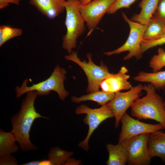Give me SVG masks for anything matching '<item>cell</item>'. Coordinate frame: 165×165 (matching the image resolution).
I'll use <instances>...</instances> for the list:
<instances>
[{
  "mask_svg": "<svg viewBox=\"0 0 165 165\" xmlns=\"http://www.w3.org/2000/svg\"><path fill=\"white\" fill-rule=\"evenodd\" d=\"M38 95V92L35 90L27 92L22 101L20 110L11 119L12 127L11 131L14 134L20 148L24 152L37 148L31 142L29 136L34 120L39 118H48L37 112L35 108V101Z\"/></svg>",
  "mask_w": 165,
  "mask_h": 165,
  "instance_id": "obj_1",
  "label": "cell"
},
{
  "mask_svg": "<svg viewBox=\"0 0 165 165\" xmlns=\"http://www.w3.org/2000/svg\"><path fill=\"white\" fill-rule=\"evenodd\" d=\"M146 92L137 99L131 106V115L139 119H151L161 124L165 129V107L162 98L156 93L155 87L148 83L143 86Z\"/></svg>",
  "mask_w": 165,
  "mask_h": 165,
  "instance_id": "obj_2",
  "label": "cell"
},
{
  "mask_svg": "<svg viewBox=\"0 0 165 165\" xmlns=\"http://www.w3.org/2000/svg\"><path fill=\"white\" fill-rule=\"evenodd\" d=\"M66 73L64 68L57 65L50 76L44 81L28 86V79H26L20 86L16 87V97L19 98L24 94L31 91H36L39 96L48 95L51 91H53L58 94L61 100L64 101L69 94L65 89L64 84V81L66 79Z\"/></svg>",
  "mask_w": 165,
  "mask_h": 165,
  "instance_id": "obj_3",
  "label": "cell"
},
{
  "mask_svg": "<svg viewBox=\"0 0 165 165\" xmlns=\"http://www.w3.org/2000/svg\"><path fill=\"white\" fill-rule=\"evenodd\" d=\"M80 0L66 1L64 24L67 32L62 38V46L69 53L76 46L77 40L85 31V22L79 10Z\"/></svg>",
  "mask_w": 165,
  "mask_h": 165,
  "instance_id": "obj_4",
  "label": "cell"
},
{
  "mask_svg": "<svg viewBox=\"0 0 165 165\" xmlns=\"http://www.w3.org/2000/svg\"><path fill=\"white\" fill-rule=\"evenodd\" d=\"M88 61H82L78 57L77 52L72 51L71 53L64 56L65 59L78 64L85 72L88 79V85L87 92L91 93L99 91L101 82L108 77L114 74L109 72L107 66L101 62L99 66L93 61L92 54H87Z\"/></svg>",
  "mask_w": 165,
  "mask_h": 165,
  "instance_id": "obj_5",
  "label": "cell"
},
{
  "mask_svg": "<svg viewBox=\"0 0 165 165\" xmlns=\"http://www.w3.org/2000/svg\"><path fill=\"white\" fill-rule=\"evenodd\" d=\"M122 17L130 27V32L128 38L126 42L120 47L104 53L105 55L111 56L127 51L129 53L123 57L124 61L128 60L133 57L139 59L142 56L141 44L147 25H142L132 21L123 13H122Z\"/></svg>",
  "mask_w": 165,
  "mask_h": 165,
  "instance_id": "obj_6",
  "label": "cell"
},
{
  "mask_svg": "<svg viewBox=\"0 0 165 165\" xmlns=\"http://www.w3.org/2000/svg\"><path fill=\"white\" fill-rule=\"evenodd\" d=\"M77 115L85 114L86 115L83 119L84 123L89 126V130L85 139L80 142L78 146L86 151L89 149L88 142L94 131L100 124L107 119L114 117V115L106 104L100 108H91L86 105H82L76 109Z\"/></svg>",
  "mask_w": 165,
  "mask_h": 165,
  "instance_id": "obj_7",
  "label": "cell"
},
{
  "mask_svg": "<svg viewBox=\"0 0 165 165\" xmlns=\"http://www.w3.org/2000/svg\"><path fill=\"white\" fill-rule=\"evenodd\" d=\"M149 134L144 133L125 139L120 143L128 153L127 162L131 165H148L151 156L147 142Z\"/></svg>",
  "mask_w": 165,
  "mask_h": 165,
  "instance_id": "obj_8",
  "label": "cell"
},
{
  "mask_svg": "<svg viewBox=\"0 0 165 165\" xmlns=\"http://www.w3.org/2000/svg\"><path fill=\"white\" fill-rule=\"evenodd\" d=\"M143 89V86L139 84L127 92H116L114 98L106 104L114 115L115 128L119 126L122 117L127 109L140 97Z\"/></svg>",
  "mask_w": 165,
  "mask_h": 165,
  "instance_id": "obj_9",
  "label": "cell"
},
{
  "mask_svg": "<svg viewBox=\"0 0 165 165\" xmlns=\"http://www.w3.org/2000/svg\"><path fill=\"white\" fill-rule=\"evenodd\" d=\"M116 0H93L88 4H80L79 10L90 35L97 26L104 15Z\"/></svg>",
  "mask_w": 165,
  "mask_h": 165,
  "instance_id": "obj_10",
  "label": "cell"
},
{
  "mask_svg": "<svg viewBox=\"0 0 165 165\" xmlns=\"http://www.w3.org/2000/svg\"><path fill=\"white\" fill-rule=\"evenodd\" d=\"M120 121L122 127L119 138V143L134 136L165 129L160 123L153 124L144 123L133 118L126 112L122 117Z\"/></svg>",
  "mask_w": 165,
  "mask_h": 165,
  "instance_id": "obj_11",
  "label": "cell"
},
{
  "mask_svg": "<svg viewBox=\"0 0 165 165\" xmlns=\"http://www.w3.org/2000/svg\"><path fill=\"white\" fill-rule=\"evenodd\" d=\"M128 70L125 66L122 67L116 74L109 76L101 83L100 87L102 90L115 93L123 90H129L132 87L128 81L130 75L127 74Z\"/></svg>",
  "mask_w": 165,
  "mask_h": 165,
  "instance_id": "obj_12",
  "label": "cell"
},
{
  "mask_svg": "<svg viewBox=\"0 0 165 165\" xmlns=\"http://www.w3.org/2000/svg\"><path fill=\"white\" fill-rule=\"evenodd\" d=\"M65 0H30V4L42 15L53 19L65 9Z\"/></svg>",
  "mask_w": 165,
  "mask_h": 165,
  "instance_id": "obj_13",
  "label": "cell"
},
{
  "mask_svg": "<svg viewBox=\"0 0 165 165\" xmlns=\"http://www.w3.org/2000/svg\"><path fill=\"white\" fill-rule=\"evenodd\" d=\"M147 145L152 157H159L165 163V133L158 130L149 134Z\"/></svg>",
  "mask_w": 165,
  "mask_h": 165,
  "instance_id": "obj_14",
  "label": "cell"
},
{
  "mask_svg": "<svg viewBox=\"0 0 165 165\" xmlns=\"http://www.w3.org/2000/svg\"><path fill=\"white\" fill-rule=\"evenodd\" d=\"M159 0H142L139 6L141 10L138 14H134L131 20L142 25H147L154 15Z\"/></svg>",
  "mask_w": 165,
  "mask_h": 165,
  "instance_id": "obj_15",
  "label": "cell"
},
{
  "mask_svg": "<svg viewBox=\"0 0 165 165\" xmlns=\"http://www.w3.org/2000/svg\"><path fill=\"white\" fill-rule=\"evenodd\" d=\"M15 137L11 131L6 132L2 129L0 131V157L11 155L17 152L20 147L16 143Z\"/></svg>",
  "mask_w": 165,
  "mask_h": 165,
  "instance_id": "obj_16",
  "label": "cell"
},
{
  "mask_svg": "<svg viewBox=\"0 0 165 165\" xmlns=\"http://www.w3.org/2000/svg\"><path fill=\"white\" fill-rule=\"evenodd\" d=\"M106 148L109 153L107 165H125L127 162V151L120 143L116 145L108 144Z\"/></svg>",
  "mask_w": 165,
  "mask_h": 165,
  "instance_id": "obj_17",
  "label": "cell"
},
{
  "mask_svg": "<svg viewBox=\"0 0 165 165\" xmlns=\"http://www.w3.org/2000/svg\"><path fill=\"white\" fill-rule=\"evenodd\" d=\"M133 79L136 81L151 83L157 90L165 88V71L152 73L141 71Z\"/></svg>",
  "mask_w": 165,
  "mask_h": 165,
  "instance_id": "obj_18",
  "label": "cell"
},
{
  "mask_svg": "<svg viewBox=\"0 0 165 165\" xmlns=\"http://www.w3.org/2000/svg\"><path fill=\"white\" fill-rule=\"evenodd\" d=\"M115 94L114 93L99 90L82 95L80 97L72 96L71 101L72 102L78 103L82 101H93L97 102L99 105H103L111 101L114 97Z\"/></svg>",
  "mask_w": 165,
  "mask_h": 165,
  "instance_id": "obj_19",
  "label": "cell"
},
{
  "mask_svg": "<svg viewBox=\"0 0 165 165\" xmlns=\"http://www.w3.org/2000/svg\"><path fill=\"white\" fill-rule=\"evenodd\" d=\"M165 23L153 15L147 24L144 31L143 39L154 38L163 35Z\"/></svg>",
  "mask_w": 165,
  "mask_h": 165,
  "instance_id": "obj_20",
  "label": "cell"
},
{
  "mask_svg": "<svg viewBox=\"0 0 165 165\" xmlns=\"http://www.w3.org/2000/svg\"><path fill=\"white\" fill-rule=\"evenodd\" d=\"M73 154L72 152L62 150L58 147L51 148L48 154L52 165H64Z\"/></svg>",
  "mask_w": 165,
  "mask_h": 165,
  "instance_id": "obj_21",
  "label": "cell"
},
{
  "mask_svg": "<svg viewBox=\"0 0 165 165\" xmlns=\"http://www.w3.org/2000/svg\"><path fill=\"white\" fill-rule=\"evenodd\" d=\"M23 31L21 28H13L4 25L0 26V46L13 38L21 36Z\"/></svg>",
  "mask_w": 165,
  "mask_h": 165,
  "instance_id": "obj_22",
  "label": "cell"
},
{
  "mask_svg": "<svg viewBox=\"0 0 165 165\" xmlns=\"http://www.w3.org/2000/svg\"><path fill=\"white\" fill-rule=\"evenodd\" d=\"M149 65L153 72L159 71L165 66V51L163 48H159L157 54L151 58Z\"/></svg>",
  "mask_w": 165,
  "mask_h": 165,
  "instance_id": "obj_23",
  "label": "cell"
},
{
  "mask_svg": "<svg viewBox=\"0 0 165 165\" xmlns=\"http://www.w3.org/2000/svg\"><path fill=\"white\" fill-rule=\"evenodd\" d=\"M165 44V33L157 38L143 39L141 44L142 53L149 49Z\"/></svg>",
  "mask_w": 165,
  "mask_h": 165,
  "instance_id": "obj_24",
  "label": "cell"
},
{
  "mask_svg": "<svg viewBox=\"0 0 165 165\" xmlns=\"http://www.w3.org/2000/svg\"><path fill=\"white\" fill-rule=\"evenodd\" d=\"M136 0H116L110 7L107 13L112 14L122 8H129Z\"/></svg>",
  "mask_w": 165,
  "mask_h": 165,
  "instance_id": "obj_25",
  "label": "cell"
},
{
  "mask_svg": "<svg viewBox=\"0 0 165 165\" xmlns=\"http://www.w3.org/2000/svg\"><path fill=\"white\" fill-rule=\"evenodd\" d=\"M165 23V0H159L154 15Z\"/></svg>",
  "mask_w": 165,
  "mask_h": 165,
  "instance_id": "obj_26",
  "label": "cell"
},
{
  "mask_svg": "<svg viewBox=\"0 0 165 165\" xmlns=\"http://www.w3.org/2000/svg\"><path fill=\"white\" fill-rule=\"evenodd\" d=\"M18 164L16 159L12 155L0 158L1 165H16Z\"/></svg>",
  "mask_w": 165,
  "mask_h": 165,
  "instance_id": "obj_27",
  "label": "cell"
},
{
  "mask_svg": "<svg viewBox=\"0 0 165 165\" xmlns=\"http://www.w3.org/2000/svg\"><path fill=\"white\" fill-rule=\"evenodd\" d=\"M20 1V0H0V8H4L8 6L10 3L18 5Z\"/></svg>",
  "mask_w": 165,
  "mask_h": 165,
  "instance_id": "obj_28",
  "label": "cell"
},
{
  "mask_svg": "<svg viewBox=\"0 0 165 165\" xmlns=\"http://www.w3.org/2000/svg\"><path fill=\"white\" fill-rule=\"evenodd\" d=\"M80 160H76L74 159L69 158L64 165H79L80 164Z\"/></svg>",
  "mask_w": 165,
  "mask_h": 165,
  "instance_id": "obj_29",
  "label": "cell"
},
{
  "mask_svg": "<svg viewBox=\"0 0 165 165\" xmlns=\"http://www.w3.org/2000/svg\"><path fill=\"white\" fill-rule=\"evenodd\" d=\"M41 160H35L21 164L22 165H40Z\"/></svg>",
  "mask_w": 165,
  "mask_h": 165,
  "instance_id": "obj_30",
  "label": "cell"
},
{
  "mask_svg": "<svg viewBox=\"0 0 165 165\" xmlns=\"http://www.w3.org/2000/svg\"><path fill=\"white\" fill-rule=\"evenodd\" d=\"M40 165H52V164L51 161L48 159L41 160Z\"/></svg>",
  "mask_w": 165,
  "mask_h": 165,
  "instance_id": "obj_31",
  "label": "cell"
},
{
  "mask_svg": "<svg viewBox=\"0 0 165 165\" xmlns=\"http://www.w3.org/2000/svg\"><path fill=\"white\" fill-rule=\"evenodd\" d=\"M93 0H80V4L84 5L86 4Z\"/></svg>",
  "mask_w": 165,
  "mask_h": 165,
  "instance_id": "obj_32",
  "label": "cell"
},
{
  "mask_svg": "<svg viewBox=\"0 0 165 165\" xmlns=\"http://www.w3.org/2000/svg\"><path fill=\"white\" fill-rule=\"evenodd\" d=\"M164 93L165 94V89L164 90ZM164 105L165 107V101H164Z\"/></svg>",
  "mask_w": 165,
  "mask_h": 165,
  "instance_id": "obj_33",
  "label": "cell"
},
{
  "mask_svg": "<svg viewBox=\"0 0 165 165\" xmlns=\"http://www.w3.org/2000/svg\"><path fill=\"white\" fill-rule=\"evenodd\" d=\"M72 0H67V1H72Z\"/></svg>",
  "mask_w": 165,
  "mask_h": 165,
  "instance_id": "obj_34",
  "label": "cell"
}]
</instances>
